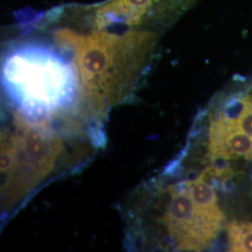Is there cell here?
<instances>
[{
    "label": "cell",
    "instance_id": "6da1fadb",
    "mask_svg": "<svg viewBox=\"0 0 252 252\" xmlns=\"http://www.w3.org/2000/svg\"><path fill=\"white\" fill-rule=\"evenodd\" d=\"M72 52L81 81V105L104 117L129 99L153 61L161 34L126 27H99L59 8L32 19Z\"/></svg>",
    "mask_w": 252,
    "mask_h": 252
},
{
    "label": "cell",
    "instance_id": "7a4b0ae2",
    "mask_svg": "<svg viewBox=\"0 0 252 252\" xmlns=\"http://www.w3.org/2000/svg\"><path fill=\"white\" fill-rule=\"evenodd\" d=\"M5 46L1 86L14 116L49 125L81 104V81L72 52L31 20Z\"/></svg>",
    "mask_w": 252,
    "mask_h": 252
},
{
    "label": "cell",
    "instance_id": "3957f363",
    "mask_svg": "<svg viewBox=\"0 0 252 252\" xmlns=\"http://www.w3.org/2000/svg\"><path fill=\"white\" fill-rule=\"evenodd\" d=\"M218 189L199 175L167 186L158 193L162 207L157 222L165 233L168 247L180 252H201L209 248L225 221Z\"/></svg>",
    "mask_w": 252,
    "mask_h": 252
},
{
    "label": "cell",
    "instance_id": "277c9868",
    "mask_svg": "<svg viewBox=\"0 0 252 252\" xmlns=\"http://www.w3.org/2000/svg\"><path fill=\"white\" fill-rule=\"evenodd\" d=\"M13 131L1 136V210L8 212L49 176L63 152L62 138L49 125L15 117Z\"/></svg>",
    "mask_w": 252,
    "mask_h": 252
},
{
    "label": "cell",
    "instance_id": "5b68a950",
    "mask_svg": "<svg viewBox=\"0 0 252 252\" xmlns=\"http://www.w3.org/2000/svg\"><path fill=\"white\" fill-rule=\"evenodd\" d=\"M202 134L217 158L252 164V74L236 76L199 116Z\"/></svg>",
    "mask_w": 252,
    "mask_h": 252
},
{
    "label": "cell",
    "instance_id": "8992f818",
    "mask_svg": "<svg viewBox=\"0 0 252 252\" xmlns=\"http://www.w3.org/2000/svg\"><path fill=\"white\" fill-rule=\"evenodd\" d=\"M199 0H105L70 4L74 16L99 27H126L159 34L175 25Z\"/></svg>",
    "mask_w": 252,
    "mask_h": 252
},
{
    "label": "cell",
    "instance_id": "52a82bcc",
    "mask_svg": "<svg viewBox=\"0 0 252 252\" xmlns=\"http://www.w3.org/2000/svg\"><path fill=\"white\" fill-rule=\"evenodd\" d=\"M230 252H252V222L233 220L227 226Z\"/></svg>",
    "mask_w": 252,
    "mask_h": 252
}]
</instances>
